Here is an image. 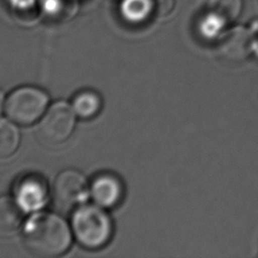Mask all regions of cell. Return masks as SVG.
I'll list each match as a JSON object with an SVG mask.
<instances>
[{
	"label": "cell",
	"mask_w": 258,
	"mask_h": 258,
	"mask_svg": "<svg viewBox=\"0 0 258 258\" xmlns=\"http://www.w3.org/2000/svg\"><path fill=\"white\" fill-rule=\"evenodd\" d=\"M243 0H208L207 10L224 19L228 24L238 19L242 12Z\"/></svg>",
	"instance_id": "obj_13"
},
{
	"label": "cell",
	"mask_w": 258,
	"mask_h": 258,
	"mask_svg": "<svg viewBox=\"0 0 258 258\" xmlns=\"http://www.w3.org/2000/svg\"><path fill=\"white\" fill-rule=\"evenodd\" d=\"M13 121L0 118V158H8L18 149L20 133Z\"/></svg>",
	"instance_id": "obj_12"
},
{
	"label": "cell",
	"mask_w": 258,
	"mask_h": 258,
	"mask_svg": "<svg viewBox=\"0 0 258 258\" xmlns=\"http://www.w3.org/2000/svg\"><path fill=\"white\" fill-rule=\"evenodd\" d=\"M227 25L228 23L224 19L207 10L200 20L199 29L204 37L212 39L220 36Z\"/></svg>",
	"instance_id": "obj_14"
},
{
	"label": "cell",
	"mask_w": 258,
	"mask_h": 258,
	"mask_svg": "<svg viewBox=\"0 0 258 258\" xmlns=\"http://www.w3.org/2000/svg\"><path fill=\"white\" fill-rule=\"evenodd\" d=\"M6 2L15 12L24 13L34 9L38 5L39 0H6Z\"/></svg>",
	"instance_id": "obj_15"
},
{
	"label": "cell",
	"mask_w": 258,
	"mask_h": 258,
	"mask_svg": "<svg viewBox=\"0 0 258 258\" xmlns=\"http://www.w3.org/2000/svg\"><path fill=\"white\" fill-rule=\"evenodd\" d=\"M22 212L14 198L0 196V233L8 234L15 231L21 225Z\"/></svg>",
	"instance_id": "obj_10"
},
{
	"label": "cell",
	"mask_w": 258,
	"mask_h": 258,
	"mask_svg": "<svg viewBox=\"0 0 258 258\" xmlns=\"http://www.w3.org/2000/svg\"><path fill=\"white\" fill-rule=\"evenodd\" d=\"M72 231L67 222L50 212L33 214L22 229V243L32 255L53 258L64 254L72 244Z\"/></svg>",
	"instance_id": "obj_1"
},
{
	"label": "cell",
	"mask_w": 258,
	"mask_h": 258,
	"mask_svg": "<svg viewBox=\"0 0 258 258\" xmlns=\"http://www.w3.org/2000/svg\"><path fill=\"white\" fill-rule=\"evenodd\" d=\"M72 108L80 118L91 119L99 114L102 108V99L93 90H82L74 96Z\"/></svg>",
	"instance_id": "obj_11"
},
{
	"label": "cell",
	"mask_w": 258,
	"mask_h": 258,
	"mask_svg": "<svg viewBox=\"0 0 258 258\" xmlns=\"http://www.w3.org/2000/svg\"><path fill=\"white\" fill-rule=\"evenodd\" d=\"M90 196L86 177L76 169H64L54 178L52 184V200L55 207L61 211L75 210L84 204Z\"/></svg>",
	"instance_id": "obj_5"
},
{
	"label": "cell",
	"mask_w": 258,
	"mask_h": 258,
	"mask_svg": "<svg viewBox=\"0 0 258 258\" xmlns=\"http://www.w3.org/2000/svg\"><path fill=\"white\" fill-rule=\"evenodd\" d=\"M119 13L131 24L143 23L154 14V0H121Z\"/></svg>",
	"instance_id": "obj_9"
},
{
	"label": "cell",
	"mask_w": 258,
	"mask_h": 258,
	"mask_svg": "<svg viewBox=\"0 0 258 258\" xmlns=\"http://www.w3.org/2000/svg\"><path fill=\"white\" fill-rule=\"evenodd\" d=\"M76 113L67 102L57 101L50 105L36 127L38 139L46 145H59L73 134Z\"/></svg>",
	"instance_id": "obj_4"
},
{
	"label": "cell",
	"mask_w": 258,
	"mask_h": 258,
	"mask_svg": "<svg viewBox=\"0 0 258 258\" xmlns=\"http://www.w3.org/2000/svg\"><path fill=\"white\" fill-rule=\"evenodd\" d=\"M12 191L14 200L25 212H36L43 208L48 196L45 180L34 173L18 177L13 184Z\"/></svg>",
	"instance_id": "obj_6"
},
{
	"label": "cell",
	"mask_w": 258,
	"mask_h": 258,
	"mask_svg": "<svg viewBox=\"0 0 258 258\" xmlns=\"http://www.w3.org/2000/svg\"><path fill=\"white\" fill-rule=\"evenodd\" d=\"M5 97H4V94H3V92L0 90V114H1V112H2V110H3V108H4V106H5Z\"/></svg>",
	"instance_id": "obj_17"
},
{
	"label": "cell",
	"mask_w": 258,
	"mask_h": 258,
	"mask_svg": "<svg viewBox=\"0 0 258 258\" xmlns=\"http://www.w3.org/2000/svg\"><path fill=\"white\" fill-rule=\"evenodd\" d=\"M72 232L77 242L89 250L108 244L113 235V223L104 208L96 204H83L72 215Z\"/></svg>",
	"instance_id": "obj_2"
},
{
	"label": "cell",
	"mask_w": 258,
	"mask_h": 258,
	"mask_svg": "<svg viewBox=\"0 0 258 258\" xmlns=\"http://www.w3.org/2000/svg\"><path fill=\"white\" fill-rule=\"evenodd\" d=\"M174 7V0H154V14L166 16Z\"/></svg>",
	"instance_id": "obj_16"
},
{
	"label": "cell",
	"mask_w": 258,
	"mask_h": 258,
	"mask_svg": "<svg viewBox=\"0 0 258 258\" xmlns=\"http://www.w3.org/2000/svg\"><path fill=\"white\" fill-rule=\"evenodd\" d=\"M40 12L50 22L66 23L76 17L80 8L79 0H39Z\"/></svg>",
	"instance_id": "obj_8"
},
{
	"label": "cell",
	"mask_w": 258,
	"mask_h": 258,
	"mask_svg": "<svg viewBox=\"0 0 258 258\" xmlns=\"http://www.w3.org/2000/svg\"><path fill=\"white\" fill-rule=\"evenodd\" d=\"M89 191L94 204L104 209H112L121 203L124 196V186L122 180L116 174L101 172L91 180Z\"/></svg>",
	"instance_id": "obj_7"
},
{
	"label": "cell",
	"mask_w": 258,
	"mask_h": 258,
	"mask_svg": "<svg viewBox=\"0 0 258 258\" xmlns=\"http://www.w3.org/2000/svg\"><path fill=\"white\" fill-rule=\"evenodd\" d=\"M48 95L34 86H21L9 93L4 110L7 117L16 124L27 126L39 120L47 110Z\"/></svg>",
	"instance_id": "obj_3"
}]
</instances>
